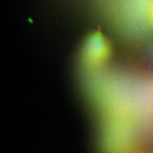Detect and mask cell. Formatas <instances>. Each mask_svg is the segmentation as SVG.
<instances>
[{"mask_svg":"<svg viewBox=\"0 0 153 153\" xmlns=\"http://www.w3.org/2000/svg\"><path fill=\"white\" fill-rule=\"evenodd\" d=\"M108 53L106 40L101 34H95L89 38L86 46V54L89 60L99 62L104 60Z\"/></svg>","mask_w":153,"mask_h":153,"instance_id":"obj_1","label":"cell"},{"mask_svg":"<svg viewBox=\"0 0 153 153\" xmlns=\"http://www.w3.org/2000/svg\"><path fill=\"white\" fill-rule=\"evenodd\" d=\"M152 19H153V8L152 9Z\"/></svg>","mask_w":153,"mask_h":153,"instance_id":"obj_2","label":"cell"}]
</instances>
